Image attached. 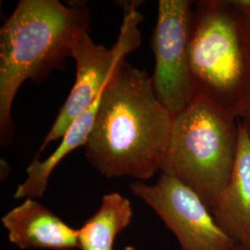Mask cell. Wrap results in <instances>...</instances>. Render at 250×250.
Instances as JSON below:
<instances>
[{"mask_svg": "<svg viewBox=\"0 0 250 250\" xmlns=\"http://www.w3.org/2000/svg\"><path fill=\"white\" fill-rule=\"evenodd\" d=\"M173 120L147 72L125 61L103 91L85 157L107 178L148 180L161 170Z\"/></svg>", "mask_w": 250, "mask_h": 250, "instance_id": "cell-1", "label": "cell"}, {"mask_svg": "<svg viewBox=\"0 0 250 250\" xmlns=\"http://www.w3.org/2000/svg\"><path fill=\"white\" fill-rule=\"evenodd\" d=\"M89 31L85 5L59 0H21L0 30V136L13 137L12 105L26 81L39 83L72 57V45Z\"/></svg>", "mask_w": 250, "mask_h": 250, "instance_id": "cell-2", "label": "cell"}, {"mask_svg": "<svg viewBox=\"0 0 250 250\" xmlns=\"http://www.w3.org/2000/svg\"><path fill=\"white\" fill-rule=\"evenodd\" d=\"M196 6L189 45L194 95H205L239 119L250 103L247 15L232 0L198 1Z\"/></svg>", "mask_w": 250, "mask_h": 250, "instance_id": "cell-3", "label": "cell"}, {"mask_svg": "<svg viewBox=\"0 0 250 250\" xmlns=\"http://www.w3.org/2000/svg\"><path fill=\"white\" fill-rule=\"evenodd\" d=\"M239 129L236 117L196 93L174 116L161 173L193 190L211 211L231 176Z\"/></svg>", "mask_w": 250, "mask_h": 250, "instance_id": "cell-4", "label": "cell"}, {"mask_svg": "<svg viewBox=\"0 0 250 250\" xmlns=\"http://www.w3.org/2000/svg\"><path fill=\"white\" fill-rule=\"evenodd\" d=\"M138 1L124 3V21L116 43L112 47L96 44L86 31L78 36L72 48L76 66V77L72 90L61 108L53 125L37 152L62 139L72 123L99 99L117 69L128 54L141 44L139 24L143 21Z\"/></svg>", "mask_w": 250, "mask_h": 250, "instance_id": "cell-5", "label": "cell"}, {"mask_svg": "<svg viewBox=\"0 0 250 250\" xmlns=\"http://www.w3.org/2000/svg\"><path fill=\"white\" fill-rule=\"evenodd\" d=\"M193 6L188 0H161L158 4L152 40L156 65L151 78L160 101L173 116L194 97L189 63Z\"/></svg>", "mask_w": 250, "mask_h": 250, "instance_id": "cell-6", "label": "cell"}, {"mask_svg": "<svg viewBox=\"0 0 250 250\" xmlns=\"http://www.w3.org/2000/svg\"><path fill=\"white\" fill-rule=\"evenodd\" d=\"M130 189L161 218L181 250H234L236 244L216 223L203 200L178 180L161 173L154 185L136 181Z\"/></svg>", "mask_w": 250, "mask_h": 250, "instance_id": "cell-7", "label": "cell"}, {"mask_svg": "<svg viewBox=\"0 0 250 250\" xmlns=\"http://www.w3.org/2000/svg\"><path fill=\"white\" fill-rule=\"evenodd\" d=\"M11 244L21 250H79L78 229L36 199L26 198L3 216Z\"/></svg>", "mask_w": 250, "mask_h": 250, "instance_id": "cell-8", "label": "cell"}, {"mask_svg": "<svg viewBox=\"0 0 250 250\" xmlns=\"http://www.w3.org/2000/svg\"><path fill=\"white\" fill-rule=\"evenodd\" d=\"M211 213L232 241L250 246V136L241 124L233 169Z\"/></svg>", "mask_w": 250, "mask_h": 250, "instance_id": "cell-9", "label": "cell"}, {"mask_svg": "<svg viewBox=\"0 0 250 250\" xmlns=\"http://www.w3.org/2000/svg\"><path fill=\"white\" fill-rule=\"evenodd\" d=\"M102 94L88 109L72 123L50 156L44 161L33 160L26 169V178L19 185L14 193L15 199L43 197L53 170L71 152L80 146H84L87 142L95 124Z\"/></svg>", "mask_w": 250, "mask_h": 250, "instance_id": "cell-10", "label": "cell"}, {"mask_svg": "<svg viewBox=\"0 0 250 250\" xmlns=\"http://www.w3.org/2000/svg\"><path fill=\"white\" fill-rule=\"evenodd\" d=\"M133 219L130 200L118 192L105 195L99 209L78 229L80 250H114L117 236Z\"/></svg>", "mask_w": 250, "mask_h": 250, "instance_id": "cell-11", "label": "cell"}, {"mask_svg": "<svg viewBox=\"0 0 250 250\" xmlns=\"http://www.w3.org/2000/svg\"><path fill=\"white\" fill-rule=\"evenodd\" d=\"M238 120L250 136V103L248 105V107L245 108Z\"/></svg>", "mask_w": 250, "mask_h": 250, "instance_id": "cell-12", "label": "cell"}, {"mask_svg": "<svg viewBox=\"0 0 250 250\" xmlns=\"http://www.w3.org/2000/svg\"><path fill=\"white\" fill-rule=\"evenodd\" d=\"M250 250V246L236 244V245H235V247H234V250Z\"/></svg>", "mask_w": 250, "mask_h": 250, "instance_id": "cell-13", "label": "cell"}, {"mask_svg": "<svg viewBox=\"0 0 250 250\" xmlns=\"http://www.w3.org/2000/svg\"><path fill=\"white\" fill-rule=\"evenodd\" d=\"M247 21H248V29H249V35L250 38V13L247 15Z\"/></svg>", "mask_w": 250, "mask_h": 250, "instance_id": "cell-14", "label": "cell"}, {"mask_svg": "<svg viewBox=\"0 0 250 250\" xmlns=\"http://www.w3.org/2000/svg\"><path fill=\"white\" fill-rule=\"evenodd\" d=\"M125 250H137L134 247H132V246H127V247H125Z\"/></svg>", "mask_w": 250, "mask_h": 250, "instance_id": "cell-15", "label": "cell"}]
</instances>
